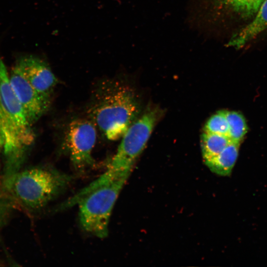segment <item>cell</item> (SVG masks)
<instances>
[{
  "mask_svg": "<svg viewBox=\"0 0 267 267\" xmlns=\"http://www.w3.org/2000/svg\"><path fill=\"white\" fill-rule=\"evenodd\" d=\"M10 82L6 68L0 57V134L7 161L18 166L35 134Z\"/></svg>",
  "mask_w": 267,
  "mask_h": 267,
  "instance_id": "2",
  "label": "cell"
},
{
  "mask_svg": "<svg viewBox=\"0 0 267 267\" xmlns=\"http://www.w3.org/2000/svg\"><path fill=\"white\" fill-rule=\"evenodd\" d=\"M14 67L37 91L50 98L58 80L46 62L34 55H25L18 59Z\"/></svg>",
  "mask_w": 267,
  "mask_h": 267,
  "instance_id": "8",
  "label": "cell"
},
{
  "mask_svg": "<svg viewBox=\"0 0 267 267\" xmlns=\"http://www.w3.org/2000/svg\"><path fill=\"white\" fill-rule=\"evenodd\" d=\"M138 110L133 89L119 81L108 79L101 82L94 91L88 114L107 139L115 140L135 121Z\"/></svg>",
  "mask_w": 267,
  "mask_h": 267,
  "instance_id": "1",
  "label": "cell"
},
{
  "mask_svg": "<svg viewBox=\"0 0 267 267\" xmlns=\"http://www.w3.org/2000/svg\"><path fill=\"white\" fill-rule=\"evenodd\" d=\"M162 113L156 107L147 109L132 124L122 136L106 171L99 177L103 182L108 183L123 177L130 176Z\"/></svg>",
  "mask_w": 267,
  "mask_h": 267,
  "instance_id": "4",
  "label": "cell"
},
{
  "mask_svg": "<svg viewBox=\"0 0 267 267\" xmlns=\"http://www.w3.org/2000/svg\"><path fill=\"white\" fill-rule=\"evenodd\" d=\"M253 20L230 38L226 45L238 49L267 29V0H265Z\"/></svg>",
  "mask_w": 267,
  "mask_h": 267,
  "instance_id": "9",
  "label": "cell"
},
{
  "mask_svg": "<svg viewBox=\"0 0 267 267\" xmlns=\"http://www.w3.org/2000/svg\"><path fill=\"white\" fill-rule=\"evenodd\" d=\"M9 76L11 85L32 125L47 111L50 99L37 91L15 67Z\"/></svg>",
  "mask_w": 267,
  "mask_h": 267,
  "instance_id": "7",
  "label": "cell"
},
{
  "mask_svg": "<svg viewBox=\"0 0 267 267\" xmlns=\"http://www.w3.org/2000/svg\"><path fill=\"white\" fill-rule=\"evenodd\" d=\"M230 142L227 135L203 132L201 136V147L204 161L219 154Z\"/></svg>",
  "mask_w": 267,
  "mask_h": 267,
  "instance_id": "11",
  "label": "cell"
},
{
  "mask_svg": "<svg viewBox=\"0 0 267 267\" xmlns=\"http://www.w3.org/2000/svg\"><path fill=\"white\" fill-rule=\"evenodd\" d=\"M96 127L90 120L78 119L68 127L65 145L75 169L84 172L94 164L92 151L96 140Z\"/></svg>",
  "mask_w": 267,
  "mask_h": 267,
  "instance_id": "6",
  "label": "cell"
},
{
  "mask_svg": "<svg viewBox=\"0 0 267 267\" xmlns=\"http://www.w3.org/2000/svg\"><path fill=\"white\" fill-rule=\"evenodd\" d=\"M3 147V141L2 137L0 134V151L1 150V148Z\"/></svg>",
  "mask_w": 267,
  "mask_h": 267,
  "instance_id": "15",
  "label": "cell"
},
{
  "mask_svg": "<svg viewBox=\"0 0 267 267\" xmlns=\"http://www.w3.org/2000/svg\"><path fill=\"white\" fill-rule=\"evenodd\" d=\"M244 17L254 16L265 0H216Z\"/></svg>",
  "mask_w": 267,
  "mask_h": 267,
  "instance_id": "13",
  "label": "cell"
},
{
  "mask_svg": "<svg viewBox=\"0 0 267 267\" xmlns=\"http://www.w3.org/2000/svg\"><path fill=\"white\" fill-rule=\"evenodd\" d=\"M228 124V136L232 142L240 143L247 133L248 127L242 114L234 111L226 110Z\"/></svg>",
  "mask_w": 267,
  "mask_h": 267,
  "instance_id": "12",
  "label": "cell"
},
{
  "mask_svg": "<svg viewBox=\"0 0 267 267\" xmlns=\"http://www.w3.org/2000/svg\"><path fill=\"white\" fill-rule=\"evenodd\" d=\"M72 179V177L54 169L35 168L14 173L6 184L23 206L38 210L63 192Z\"/></svg>",
  "mask_w": 267,
  "mask_h": 267,
  "instance_id": "3",
  "label": "cell"
},
{
  "mask_svg": "<svg viewBox=\"0 0 267 267\" xmlns=\"http://www.w3.org/2000/svg\"><path fill=\"white\" fill-rule=\"evenodd\" d=\"M240 143L230 142L219 154L206 160L205 164L210 171L221 176H228L237 160Z\"/></svg>",
  "mask_w": 267,
  "mask_h": 267,
  "instance_id": "10",
  "label": "cell"
},
{
  "mask_svg": "<svg viewBox=\"0 0 267 267\" xmlns=\"http://www.w3.org/2000/svg\"><path fill=\"white\" fill-rule=\"evenodd\" d=\"M129 177L117 178L97 188L78 202L79 221L85 231L101 238L108 235L112 211Z\"/></svg>",
  "mask_w": 267,
  "mask_h": 267,
  "instance_id": "5",
  "label": "cell"
},
{
  "mask_svg": "<svg viewBox=\"0 0 267 267\" xmlns=\"http://www.w3.org/2000/svg\"><path fill=\"white\" fill-rule=\"evenodd\" d=\"M228 130L226 110H220L208 119L204 127L203 132L228 136Z\"/></svg>",
  "mask_w": 267,
  "mask_h": 267,
  "instance_id": "14",
  "label": "cell"
}]
</instances>
